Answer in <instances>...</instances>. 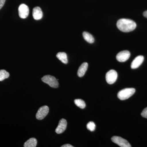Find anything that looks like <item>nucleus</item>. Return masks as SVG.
Returning <instances> with one entry per match:
<instances>
[{
  "label": "nucleus",
  "mask_w": 147,
  "mask_h": 147,
  "mask_svg": "<svg viewBox=\"0 0 147 147\" xmlns=\"http://www.w3.org/2000/svg\"><path fill=\"white\" fill-rule=\"evenodd\" d=\"M49 107L46 105L42 106L38 109L36 114V118L38 120H42L49 113Z\"/></svg>",
  "instance_id": "423d86ee"
},
{
  "label": "nucleus",
  "mask_w": 147,
  "mask_h": 147,
  "mask_svg": "<svg viewBox=\"0 0 147 147\" xmlns=\"http://www.w3.org/2000/svg\"><path fill=\"white\" fill-rule=\"evenodd\" d=\"M117 26L118 28L121 31L128 32L135 30L137 24L134 21L130 19L121 18L117 22Z\"/></svg>",
  "instance_id": "f257e3e1"
},
{
  "label": "nucleus",
  "mask_w": 147,
  "mask_h": 147,
  "mask_svg": "<svg viewBox=\"0 0 147 147\" xmlns=\"http://www.w3.org/2000/svg\"><path fill=\"white\" fill-rule=\"evenodd\" d=\"M135 92V89L134 88H126L121 90L117 94L118 97L121 100L128 99Z\"/></svg>",
  "instance_id": "f03ea898"
},
{
  "label": "nucleus",
  "mask_w": 147,
  "mask_h": 147,
  "mask_svg": "<svg viewBox=\"0 0 147 147\" xmlns=\"http://www.w3.org/2000/svg\"><path fill=\"white\" fill-rule=\"evenodd\" d=\"M130 53L127 50L121 51L117 55L116 58L117 60L120 62L126 61L130 57Z\"/></svg>",
  "instance_id": "6e6552de"
},
{
  "label": "nucleus",
  "mask_w": 147,
  "mask_h": 147,
  "mask_svg": "<svg viewBox=\"0 0 147 147\" xmlns=\"http://www.w3.org/2000/svg\"><path fill=\"white\" fill-rule=\"evenodd\" d=\"M67 125V122L65 119H62L60 120L57 127L56 128L55 131L57 134H61L65 131Z\"/></svg>",
  "instance_id": "1a4fd4ad"
},
{
  "label": "nucleus",
  "mask_w": 147,
  "mask_h": 147,
  "mask_svg": "<svg viewBox=\"0 0 147 147\" xmlns=\"http://www.w3.org/2000/svg\"><path fill=\"white\" fill-rule=\"evenodd\" d=\"M88 68V63L86 62L82 63L78 69L77 75L80 77H83L85 75Z\"/></svg>",
  "instance_id": "f8f14e48"
},
{
  "label": "nucleus",
  "mask_w": 147,
  "mask_h": 147,
  "mask_svg": "<svg viewBox=\"0 0 147 147\" xmlns=\"http://www.w3.org/2000/svg\"><path fill=\"white\" fill-rule=\"evenodd\" d=\"M37 140L35 138H32L28 139L25 142L24 144V147H35L37 145Z\"/></svg>",
  "instance_id": "4468645a"
},
{
  "label": "nucleus",
  "mask_w": 147,
  "mask_h": 147,
  "mask_svg": "<svg viewBox=\"0 0 147 147\" xmlns=\"http://www.w3.org/2000/svg\"><path fill=\"white\" fill-rule=\"evenodd\" d=\"M111 140L114 143L119 145L121 147H131L129 143L125 139L118 136H114L111 138Z\"/></svg>",
  "instance_id": "39448f33"
},
{
  "label": "nucleus",
  "mask_w": 147,
  "mask_h": 147,
  "mask_svg": "<svg viewBox=\"0 0 147 147\" xmlns=\"http://www.w3.org/2000/svg\"><path fill=\"white\" fill-rule=\"evenodd\" d=\"M18 14L20 18H26L29 14V9L28 7L25 4H22L18 7Z\"/></svg>",
  "instance_id": "0eeeda50"
},
{
  "label": "nucleus",
  "mask_w": 147,
  "mask_h": 147,
  "mask_svg": "<svg viewBox=\"0 0 147 147\" xmlns=\"http://www.w3.org/2000/svg\"><path fill=\"white\" fill-rule=\"evenodd\" d=\"M144 58L143 56H138L134 59L131 63V67L132 69H135L139 67L144 61Z\"/></svg>",
  "instance_id": "9d476101"
},
{
  "label": "nucleus",
  "mask_w": 147,
  "mask_h": 147,
  "mask_svg": "<svg viewBox=\"0 0 147 147\" xmlns=\"http://www.w3.org/2000/svg\"><path fill=\"white\" fill-rule=\"evenodd\" d=\"M143 15H144V16L146 17V18H147V10L146 11L144 12Z\"/></svg>",
  "instance_id": "4be33fe9"
},
{
  "label": "nucleus",
  "mask_w": 147,
  "mask_h": 147,
  "mask_svg": "<svg viewBox=\"0 0 147 147\" xmlns=\"http://www.w3.org/2000/svg\"><path fill=\"white\" fill-rule=\"evenodd\" d=\"M42 82L48 84L50 86L53 88H57L59 87L58 80L54 76L47 75L44 76L41 79Z\"/></svg>",
  "instance_id": "7ed1b4c3"
},
{
  "label": "nucleus",
  "mask_w": 147,
  "mask_h": 147,
  "mask_svg": "<svg viewBox=\"0 0 147 147\" xmlns=\"http://www.w3.org/2000/svg\"><path fill=\"white\" fill-rule=\"evenodd\" d=\"M9 76V74L7 71L4 69L0 70V82L7 79Z\"/></svg>",
  "instance_id": "dca6fc26"
},
{
  "label": "nucleus",
  "mask_w": 147,
  "mask_h": 147,
  "mask_svg": "<svg viewBox=\"0 0 147 147\" xmlns=\"http://www.w3.org/2000/svg\"><path fill=\"white\" fill-rule=\"evenodd\" d=\"M6 0H0V9L2 8L3 7L4 5Z\"/></svg>",
  "instance_id": "aec40b11"
},
{
  "label": "nucleus",
  "mask_w": 147,
  "mask_h": 147,
  "mask_svg": "<svg viewBox=\"0 0 147 147\" xmlns=\"http://www.w3.org/2000/svg\"><path fill=\"white\" fill-rule=\"evenodd\" d=\"M57 57L63 63L67 64L68 63V59L67 54L64 52H60L57 55Z\"/></svg>",
  "instance_id": "ddd939ff"
},
{
  "label": "nucleus",
  "mask_w": 147,
  "mask_h": 147,
  "mask_svg": "<svg viewBox=\"0 0 147 147\" xmlns=\"http://www.w3.org/2000/svg\"><path fill=\"white\" fill-rule=\"evenodd\" d=\"M33 17L36 20H39L42 18L43 16L42 11L39 7L34 8L32 12Z\"/></svg>",
  "instance_id": "9b49d317"
},
{
  "label": "nucleus",
  "mask_w": 147,
  "mask_h": 147,
  "mask_svg": "<svg viewBox=\"0 0 147 147\" xmlns=\"http://www.w3.org/2000/svg\"><path fill=\"white\" fill-rule=\"evenodd\" d=\"M61 147H73V146L69 144H66L64 145L63 146H61Z\"/></svg>",
  "instance_id": "412c9836"
},
{
  "label": "nucleus",
  "mask_w": 147,
  "mask_h": 147,
  "mask_svg": "<svg viewBox=\"0 0 147 147\" xmlns=\"http://www.w3.org/2000/svg\"><path fill=\"white\" fill-rule=\"evenodd\" d=\"M95 124L93 122L90 121L87 125V128L90 131H94L95 129Z\"/></svg>",
  "instance_id": "a211bd4d"
},
{
  "label": "nucleus",
  "mask_w": 147,
  "mask_h": 147,
  "mask_svg": "<svg viewBox=\"0 0 147 147\" xmlns=\"http://www.w3.org/2000/svg\"><path fill=\"white\" fill-rule=\"evenodd\" d=\"M74 102L75 105L76 106H78V107H79V108H81V109H84L86 107V103H85V101L82 100V99H75L74 100Z\"/></svg>",
  "instance_id": "f3484780"
},
{
  "label": "nucleus",
  "mask_w": 147,
  "mask_h": 147,
  "mask_svg": "<svg viewBox=\"0 0 147 147\" xmlns=\"http://www.w3.org/2000/svg\"><path fill=\"white\" fill-rule=\"evenodd\" d=\"M141 115L143 117L147 119V107L145 108L141 113Z\"/></svg>",
  "instance_id": "6ab92c4d"
},
{
  "label": "nucleus",
  "mask_w": 147,
  "mask_h": 147,
  "mask_svg": "<svg viewBox=\"0 0 147 147\" xmlns=\"http://www.w3.org/2000/svg\"><path fill=\"white\" fill-rule=\"evenodd\" d=\"M84 38L87 42L90 43H92L94 42V39L93 36L89 33L86 32H84L83 33Z\"/></svg>",
  "instance_id": "2eb2a0df"
},
{
  "label": "nucleus",
  "mask_w": 147,
  "mask_h": 147,
  "mask_svg": "<svg viewBox=\"0 0 147 147\" xmlns=\"http://www.w3.org/2000/svg\"><path fill=\"white\" fill-rule=\"evenodd\" d=\"M118 74L117 71L114 69H111L106 73L105 78L108 84H114L117 79Z\"/></svg>",
  "instance_id": "20e7f679"
}]
</instances>
